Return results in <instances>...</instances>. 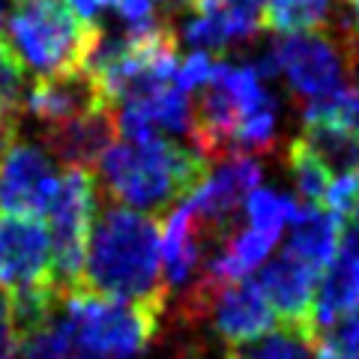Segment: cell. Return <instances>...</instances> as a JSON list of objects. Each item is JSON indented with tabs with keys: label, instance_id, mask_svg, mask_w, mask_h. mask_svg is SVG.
<instances>
[{
	"label": "cell",
	"instance_id": "5",
	"mask_svg": "<svg viewBox=\"0 0 359 359\" xmlns=\"http://www.w3.org/2000/svg\"><path fill=\"white\" fill-rule=\"evenodd\" d=\"M99 186L84 168H66L57 189L42 216L48 219V243H51V282L57 290H75L81 282L84 249L90 237V224L99 210Z\"/></svg>",
	"mask_w": 359,
	"mask_h": 359
},
{
	"label": "cell",
	"instance_id": "27",
	"mask_svg": "<svg viewBox=\"0 0 359 359\" xmlns=\"http://www.w3.org/2000/svg\"><path fill=\"white\" fill-rule=\"evenodd\" d=\"M15 135H18V123H4V120H0V150H4L6 144L15 138Z\"/></svg>",
	"mask_w": 359,
	"mask_h": 359
},
{
	"label": "cell",
	"instance_id": "20",
	"mask_svg": "<svg viewBox=\"0 0 359 359\" xmlns=\"http://www.w3.org/2000/svg\"><path fill=\"white\" fill-rule=\"evenodd\" d=\"M243 207H245V219H249L252 228L273 233V237H282V231L299 210V204L290 195L278 192V189H266V186L252 189Z\"/></svg>",
	"mask_w": 359,
	"mask_h": 359
},
{
	"label": "cell",
	"instance_id": "24",
	"mask_svg": "<svg viewBox=\"0 0 359 359\" xmlns=\"http://www.w3.org/2000/svg\"><path fill=\"white\" fill-rule=\"evenodd\" d=\"M212 66H216V60H212V54L207 51H192L183 63H177V72H174V87L186 90V93H195V90H201L210 75H212Z\"/></svg>",
	"mask_w": 359,
	"mask_h": 359
},
{
	"label": "cell",
	"instance_id": "19",
	"mask_svg": "<svg viewBox=\"0 0 359 359\" xmlns=\"http://www.w3.org/2000/svg\"><path fill=\"white\" fill-rule=\"evenodd\" d=\"M285 162H287V171H290V180H294L299 198L306 204H323L327 189H330V171L311 153L309 144L302 138H294L285 150Z\"/></svg>",
	"mask_w": 359,
	"mask_h": 359
},
{
	"label": "cell",
	"instance_id": "23",
	"mask_svg": "<svg viewBox=\"0 0 359 359\" xmlns=\"http://www.w3.org/2000/svg\"><path fill=\"white\" fill-rule=\"evenodd\" d=\"M323 207L341 222L359 219V174H341L335 183H330Z\"/></svg>",
	"mask_w": 359,
	"mask_h": 359
},
{
	"label": "cell",
	"instance_id": "6",
	"mask_svg": "<svg viewBox=\"0 0 359 359\" xmlns=\"http://www.w3.org/2000/svg\"><path fill=\"white\" fill-rule=\"evenodd\" d=\"M212 165L216 168L207 171L204 183L183 198V204L198 222L201 237H204L210 252L237 228L240 207L245 204L249 192L257 189V183L264 177L261 162L249 153H228Z\"/></svg>",
	"mask_w": 359,
	"mask_h": 359
},
{
	"label": "cell",
	"instance_id": "32",
	"mask_svg": "<svg viewBox=\"0 0 359 359\" xmlns=\"http://www.w3.org/2000/svg\"><path fill=\"white\" fill-rule=\"evenodd\" d=\"M344 4H356V0H344Z\"/></svg>",
	"mask_w": 359,
	"mask_h": 359
},
{
	"label": "cell",
	"instance_id": "29",
	"mask_svg": "<svg viewBox=\"0 0 359 359\" xmlns=\"http://www.w3.org/2000/svg\"><path fill=\"white\" fill-rule=\"evenodd\" d=\"M186 359H233L231 351H224V353H201V356H186Z\"/></svg>",
	"mask_w": 359,
	"mask_h": 359
},
{
	"label": "cell",
	"instance_id": "1",
	"mask_svg": "<svg viewBox=\"0 0 359 359\" xmlns=\"http://www.w3.org/2000/svg\"><path fill=\"white\" fill-rule=\"evenodd\" d=\"M78 290L123 302L168 299L159 278V224L156 219L111 204V201L102 210H96Z\"/></svg>",
	"mask_w": 359,
	"mask_h": 359
},
{
	"label": "cell",
	"instance_id": "21",
	"mask_svg": "<svg viewBox=\"0 0 359 359\" xmlns=\"http://www.w3.org/2000/svg\"><path fill=\"white\" fill-rule=\"evenodd\" d=\"M318 359H359V306L314 330Z\"/></svg>",
	"mask_w": 359,
	"mask_h": 359
},
{
	"label": "cell",
	"instance_id": "4",
	"mask_svg": "<svg viewBox=\"0 0 359 359\" xmlns=\"http://www.w3.org/2000/svg\"><path fill=\"white\" fill-rule=\"evenodd\" d=\"M6 45L39 78L81 66L99 27L81 21L63 0H13Z\"/></svg>",
	"mask_w": 359,
	"mask_h": 359
},
{
	"label": "cell",
	"instance_id": "25",
	"mask_svg": "<svg viewBox=\"0 0 359 359\" xmlns=\"http://www.w3.org/2000/svg\"><path fill=\"white\" fill-rule=\"evenodd\" d=\"M18 356V335L13 327V314H9V297L0 287V359H15Z\"/></svg>",
	"mask_w": 359,
	"mask_h": 359
},
{
	"label": "cell",
	"instance_id": "11",
	"mask_svg": "<svg viewBox=\"0 0 359 359\" xmlns=\"http://www.w3.org/2000/svg\"><path fill=\"white\" fill-rule=\"evenodd\" d=\"M117 129L129 141L153 138V135H189L192 132V93L174 84L150 90L144 96H132L120 102Z\"/></svg>",
	"mask_w": 359,
	"mask_h": 359
},
{
	"label": "cell",
	"instance_id": "13",
	"mask_svg": "<svg viewBox=\"0 0 359 359\" xmlns=\"http://www.w3.org/2000/svg\"><path fill=\"white\" fill-rule=\"evenodd\" d=\"M99 105H111V102L105 99L96 78L87 69H81V66L57 72V75L36 78V84L27 93V111L36 120H42L45 126L72 120Z\"/></svg>",
	"mask_w": 359,
	"mask_h": 359
},
{
	"label": "cell",
	"instance_id": "30",
	"mask_svg": "<svg viewBox=\"0 0 359 359\" xmlns=\"http://www.w3.org/2000/svg\"><path fill=\"white\" fill-rule=\"evenodd\" d=\"M353 27H356V33H359V0H356V4H353Z\"/></svg>",
	"mask_w": 359,
	"mask_h": 359
},
{
	"label": "cell",
	"instance_id": "16",
	"mask_svg": "<svg viewBox=\"0 0 359 359\" xmlns=\"http://www.w3.org/2000/svg\"><path fill=\"white\" fill-rule=\"evenodd\" d=\"M233 359H318L314 330L297 323H278V330L264 332L249 344L231 347Z\"/></svg>",
	"mask_w": 359,
	"mask_h": 359
},
{
	"label": "cell",
	"instance_id": "2",
	"mask_svg": "<svg viewBox=\"0 0 359 359\" xmlns=\"http://www.w3.org/2000/svg\"><path fill=\"white\" fill-rule=\"evenodd\" d=\"M210 162L195 147L162 135L111 144L99 159V195L144 216H165L204 183Z\"/></svg>",
	"mask_w": 359,
	"mask_h": 359
},
{
	"label": "cell",
	"instance_id": "7",
	"mask_svg": "<svg viewBox=\"0 0 359 359\" xmlns=\"http://www.w3.org/2000/svg\"><path fill=\"white\" fill-rule=\"evenodd\" d=\"M57 180L51 156L15 135L0 150V216H42Z\"/></svg>",
	"mask_w": 359,
	"mask_h": 359
},
{
	"label": "cell",
	"instance_id": "14",
	"mask_svg": "<svg viewBox=\"0 0 359 359\" xmlns=\"http://www.w3.org/2000/svg\"><path fill=\"white\" fill-rule=\"evenodd\" d=\"M287 245L285 252L294 255L297 261L314 266L320 273L335 255H339V237H341V219L332 216L327 207L306 204L297 210V216L287 224Z\"/></svg>",
	"mask_w": 359,
	"mask_h": 359
},
{
	"label": "cell",
	"instance_id": "31",
	"mask_svg": "<svg viewBox=\"0 0 359 359\" xmlns=\"http://www.w3.org/2000/svg\"><path fill=\"white\" fill-rule=\"evenodd\" d=\"M4 21H6V0H0V27H4Z\"/></svg>",
	"mask_w": 359,
	"mask_h": 359
},
{
	"label": "cell",
	"instance_id": "12",
	"mask_svg": "<svg viewBox=\"0 0 359 359\" xmlns=\"http://www.w3.org/2000/svg\"><path fill=\"white\" fill-rule=\"evenodd\" d=\"M117 114L114 105H99L72 120L45 126V144L51 156L66 168H90L102 159V153L117 141Z\"/></svg>",
	"mask_w": 359,
	"mask_h": 359
},
{
	"label": "cell",
	"instance_id": "10",
	"mask_svg": "<svg viewBox=\"0 0 359 359\" xmlns=\"http://www.w3.org/2000/svg\"><path fill=\"white\" fill-rule=\"evenodd\" d=\"M252 282L269 302V309L282 323H297V327H311V302L314 285H318V269L297 261L294 255L282 252L278 257L266 261L255 269Z\"/></svg>",
	"mask_w": 359,
	"mask_h": 359
},
{
	"label": "cell",
	"instance_id": "17",
	"mask_svg": "<svg viewBox=\"0 0 359 359\" xmlns=\"http://www.w3.org/2000/svg\"><path fill=\"white\" fill-rule=\"evenodd\" d=\"M299 138L327 165V171H339V177L359 174V132L332 126V123H306V132Z\"/></svg>",
	"mask_w": 359,
	"mask_h": 359
},
{
	"label": "cell",
	"instance_id": "9",
	"mask_svg": "<svg viewBox=\"0 0 359 359\" xmlns=\"http://www.w3.org/2000/svg\"><path fill=\"white\" fill-rule=\"evenodd\" d=\"M51 282V243L39 219L0 216V287Z\"/></svg>",
	"mask_w": 359,
	"mask_h": 359
},
{
	"label": "cell",
	"instance_id": "28",
	"mask_svg": "<svg viewBox=\"0 0 359 359\" xmlns=\"http://www.w3.org/2000/svg\"><path fill=\"white\" fill-rule=\"evenodd\" d=\"M159 4L165 6V15H168V13H183V9H189L195 0H159Z\"/></svg>",
	"mask_w": 359,
	"mask_h": 359
},
{
	"label": "cell",
	"instance_id": "18",
	"mask_svg": "<svg viewBox=\"0 0 359 359\" xmlns=\"http://www.w3.org/2000/svg\"><path fill=\"white\" fill-rule=\"evenodd\" d=\"M332 0H264V27L278 33H297L335 25Z\"/></svg>",
	"mask_w": 359,
	"mask_h": 359
},
{
	"label": "cell",
	"instance_id": "3",
	"mask_svg": "<svg viewBox=\"0 0 359 359\" xmlns=\"http://www.w3.org/2000/svg\"><path fill=\"white\" fill-rule=\"evenodd\" d=\"M60 309L72 327V353L96 359H144L165 323L168 299L123 302L87 290H66Z\"/></svg>",
	"mask_w": 359,
	"mask_h": 359
},
{
	"label": "cell",
	"instance_id": "15",
	"mask_svg": "<svg viewBox=\"0 0 359 359\" xmlns=\"http://www.w3.org/2000/svg\"><path fill=\"white\" fill-rule=\"evenodd\" d=\"M356 306H359V257L339 252L323 266V276L314 285V302H311L314 330Z\"/></svg>",
	"mask_w": 359,
	"mask_h": 359
},
{
	"label": "cell",
	"instance_id": "8",
	"mask_svg": "<svg viewBox=\"0 0 359 359\" xmlns=\"http://www.w3.org/2000/svg\"><path fill=\"white\" fill-rule=\"evenodd\" d=\"M207 243L201 237L198 222L192 219L189 207L180 201L165 212V224L159 233V269H162V290L171 299L183 294L189 285H195L204 273Z\"/></svg>",
	"mask_w": 359,
	"mask_h": 359
},
{
	"label": "cell",
	"instance_id": "22",
	"mask_svg": "<svg viewBox=\"0 0 359 359\" xmlns=\"http://www.w3.org/2000/svg\"><path fill=\"white\" fill-rule=\"evenodd\" d=\"M27 75L25 66L9 51V45L0 39V120L18 123V117L27 111Z\"/></svg>",
	"mask_w": 359,
	"mask_h": 359
},
{
	"label": "cell",
	"instance_id": "26",
	"mask_svg": "<svg viewBox=\"0 0 359 359\" xmlns=\"http://www.w3.org/2000/svg\"><path fill=\"white\" fill-rule=\"evenodd\" d=\"M63 4L69 6L81 21H87V25H96L99 13H102V9H108L111 0H63Z\"/></svg>",
	"mask_w": 359,
	"mask_h": 359
}]
</instances>
